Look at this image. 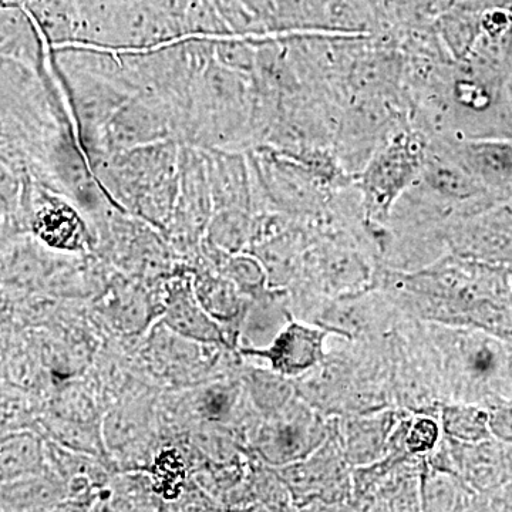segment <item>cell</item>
Returning <instances> with one entry per match:
<instances>
[{"instance_id":"cell-16","label":"cell","mask_w":512,"mask_h":512,"mask_svg":"<svg viewBox=\"0 0 512 512\" xmlns=\"http://www.w3.org/2000/svg\"><path fill=\"white\" fill-rule=\"evenodd\" d=\"M276 35L289 32H328L329 0H272Z\"/></svg>"},{"instance_id":"cell-17","label":"cell","mask_w":512,"mask_h":512,"mask_svg":"<svg viewBox=\"0 0 512 512\" xmlns=\"http://www.w3.org/2000/svg\"><path fill=\"white\" fill-rule=\"evenodd\" d=\"M150 424V410L147 407H121L107 416L103 440L110 451L123 453L124 448L138 446L148 436Z\"/></svg>"},{"instance_id":"cell-14","label":"cell","mask_w":512,"mask_h":512,"mask_svg":"<svg viewBox=\"0 0 512 512\" xmlns=\"http://www.w3.org/2000/svg\"><path fill=\"white\" fill-rule=\"evenodd\" d=\"M252 214L242 210L215 211L207 225L208 248L225 255L247 252L251 244Z\"/></svg>"},{"instance_id":"cell-6","label":"cell","mask_w":512,"mask_h":512,"mask_svg":"<svg viewBox=\"0 0 512 512\" xmlns=\"http://www.w3.org/2000/svg\"><path fill=\"white\" fill-rule=\"evenodd\" d=\"M412 414L402 409H386L369 414L330 417L332 429L350 466L375 463L389 453L392 436L400 421Z\"/></svg>"},{"instance_id":"cell-21","label":"cell","mask_w":512,"mask_h":512,"mask_svg":"<svg viewBox=\"0 0 512 512\" xmlns=\"http://www.w3.org/2000/svg\"><path fill=\"white\" fill-rule=\"evenodd\" d=\"M490 431L495 439L512 444V402L491 407Z\"/></svg>"},{"instance_id":"cell-3","label":"cell","mask_w":512,"mask_h":512,"mask_svg":"<svg viewBox=\"0 0 512 512\" xmlns=\"http://www.w3.org/2000/svg\"><path fill=\"white\" fill-rule=\"evenodd\" d=\"M330 434V417L295 396L278 412L258 416L247 431L249 446L269 467L308 457Z\"/></svg>"},{"instance_id":"cell-5","label":"cell","mask_w":512,"mask_h":512,"mask_svg":"<svg viewBox=\"0 0 512 512\" xmlns=\"http://www.w3.org/2000/svg\"><path fill=\"white\" fill-rule=\"evenodd\" d=\"M328 330L299 319H291L265 348H239L242 357L264 360L269 369L295 379L325 359Z\"/></svg>"},{"instance_id":"cell-2","label":"cell","mask_w":512,"mask_h":512,"mask_svg":"<svg viewBox=\"0 0 512 512\" xmlns=\"http://www.w3.org/2000/svg\"><path fill=\"white\" fill-rule=\"evenodd\" d=\"M430 137L412 121L394 128L355 177L367 224L387 227L393 205L419 177Z\"/></svg>"},{"instance_id":"cell-10","label":"cell","mask_w":512,"mask_h":512,"mask_svg":"<svg viewBox=\"0 0 512 512\" xmlns=\"http://www.w3.org/2000/svg\"><path fill=\"white\" fill-rule=\"evenodd\" d=\"M440 138V137H437ZM451 156L488 191L512 187V144L478 138H441Z\"/></svg>"},{"instance_id":"cell-23","label":"cell","mask_w":512,"mask_h":512,"mask_svg":"<svg viewBox=\"0 0 512 512\" xmlns=\"http://www.w3.org/2000/svg\"><path fill=\"white\" fill-rule=\"evenodd\" d=\"M6 235H8V217H6L5 208H3V202L0 201V245L5 242Z\"/></svg>"},{"instance_id":"cell-22","label":"cell","mask_w":512,"mask_h":512,"mask_svg":"<svg viewBox=\"0 0 512 512\" xmlns=\"http://www.w3.org/2000/svg\"><path fill=\"white\" fill-rule=\"evenodd\" d=\"M242 5L265 23L272 35H276L275 9L272 0H239Z\"/></svg>"},{"instance_id":"cell-7","label":"cell","mask_w":512,"mask_h":512,"mask_svg":"<svg viewBox=\"0 0 512 512\" xmlns=\"http://www.w3.org/2000/svg\"><path fill=\"white\" fill-rule=\"evenodd\" d=\"M208 185L214 211L255 208V181L248 156L237 150H208Z\"/></svg>"},{"instance_id":"cell-15","label":"cell","mask_w":512,"mask_h":512,"mask_svg":"<svg viewBox=\"0 0 512 512\" xmlns=\"http://www.w3.org/2000/svg\"><path fill=\"white\" fill-rule=\"evenodd\" d=\"M40 441L28 433L13 434L0 440V483L35 474L42 466Z\"/></svg>"},{"instance_id":"cell-19","label":"cell","mask_w":512,"mask_h":512,"mask_svg":"<svg viewBox=\"0 0 512 512\" xmlns=\"http://www.w3.org/2000/svg\"><path fill=\"white\" fill-rule=\"evenodd\" d=\"M256 50L251 37L225 36L214 39V59L231 72L254 79Z\"/></svg>"},{"instance_id":"cell-8","label":"cell","mask_w":512,"mask_h":512,"mask_svg":"<svg viewBox=\"0 0 512 512\" xmlns=\"http://www.w3.org/2000/svg\"><path fill=\"white\" fill-rule=\"evenodd\" d=\"M32 229L47 247L64 252H83L93 245L89 224L79 208L63 198L42 192L32 212Z\"/></svg>"},{"instance_id":"cell-20","label":"cell","mask_w":512,"mask_h":512,"mask_svg":"<svg viewBox=\"0 0 512 512\" xmlns=\"http://www.w3.org/2000/svg\"><path fill=\"white\" fill-rule=\"evenodd\" d=\"M441 433L437 417L412 414L404 431V448L412 456H427L440 443Z\"/></svg>"},{"instance_id":"cell-4","label":"cell","mask_w":512,"mask_h":512,"mask_svg":"<svg viewBox=\"0 0 512 512\" xmlns=\"http://www.w3.org/2000/svg\"><path fill=\"white\" fill-rule=\"evenodd\" d=\"M291 495L292 507L352 508V466L330 423L328 440L308 457L282 467H272Z\"/></svg>"},{"instance_id":"cell-9","label":"cell","mask_w":512,"mask_h":512,"mask_svg":"<svg viewBox=\"0 0 512 512\" xmlns=\"http://www.w3.org/2000/svg\"><path fill=\"white\" fill-rule=\"evenodd\" d=\"M163 322L171 333L181 338L234 350L229 346L224 330L198 302L190 278H178L168 286Z\"/></svg>"},{"instance_id":"cell-1","label":"cell","mask_w":512,"mask_h":512,"mask_svg":"<svg viewBox=\"0 0 512 512\" xmlns=\"http://www.w3.org/2000/svg\"><path fill=\"white\" fill-rule=\"evenodd\" d=\"M447 403L493 407L512 399V342L470 326L423 322Z\"/></svg>"},{"instance_id":"cell-11","label":"cell","mask_w":512,"mask_h":512,"mask_svg":"<svg viewBox=\"0 0 512 512\" xmlns=\"http://www.w3.org/2000/svg\"><path fill=\"white\" fill-rule=\"evenodd\" d=\"M192 288L204 311L224 330L229 346L237 350L239 330L249 305L248 296L220 271L210 269L194 275Z\"/></svg>"},{"instance_id":"cell-13","label":"cell","mask_w":512,"mask_h":512,"mask_svg":"<svg viewBox=\"0 0 512 512\" xmlns=\"http://www.w3.org/2000/svg\"><path fill=\"white\" fill-rule=\"evenodd\" d=\"M441 431L461 443H480L493 439L487 407L468 403H444L440 407Z\"/></svg>"},{"instance_id":"cell-12","label":"cell","mask_w":512,"mask_h":512,"mask_svg":"<svg viewBox=\"0 0 512 512\" xmlns=\"http://www.w3.org/2000/svg\"><path fill=\"white\" fill-rule=\"evenodd\" d=\"M241 377L249 403L259 416L278 412L296 396L292 380L272 369L247 366Z\"/></svg>"},{"instance_id":"cell-18","label":"cell","mask_w":512,"mask_h":512,"mask_svg":"<svg viewBox=\"0 0 512 512\" xmlns=\"http://www.w3.org/2000/svg\"><path fill=\"white\" fill-rule=\"evenodd\" d=\"M326 29L346 35H379V19L372 0H329Z\"/></svg>"}]
</instances>
